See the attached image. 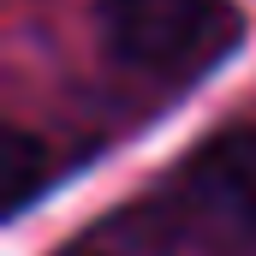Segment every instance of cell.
I'll return each mask as SVG.
<instances>
[{"label": "cell", "mask_w": 256, "mask_h": 256, "mask_svg": "<svg viewBox=\"0 0 256 256\" xmlns=\"http://www.w3.org/2000/svg\"><path fill=\"white\" fill-rule=\"evenodd\" d=\"M155 256H244L256 250V126H220L179 155L131 214Z\"/></svg>", "instance_id": "6da1fadb"}, {"label": "cell", "mask_w": 256, "mask_h": 256, "mask_svg": "<svg viewBox=\"0 0 256 256\" xmlns=\"http://www.w3.org/2000/svg\"><path fill=\"white\" fill-rule=\"evenodd\" d=\"M96 24L114 60L155 78H191L238 36L226 0H102Z\"/></svg>", "instance_id": "7a4b0ae2"}, {"label": "cell", "mask_w": 256, "mask_h": 256, "mask_svg": "<svg viewBox=\"0 0 256 256\" xmlns=\"http://www.w3.org/2000/svg\"><path fill=\"white\" fill-rule=\"evenodd\" d=\"M48 143L30 137V131H12L6 137V191H12V208H24L30 196L42 191V173H48Z\"/></svg>", "instance_id": "3957f363"}, {"label": "cell", "mask_w": 256, "mask_h": 256, "mask_svg": "<svg viewBox=\"0 0 256 256\" xmlns=\"http://www.w3.org/2000/svg\"><path fill=\"white\" fill-rule=\"evenodd\" d=\"M66 256H108V250H96V244H78V250H66Z\"/></svg>", "instance_id": "277c9868"}]
</instances>
